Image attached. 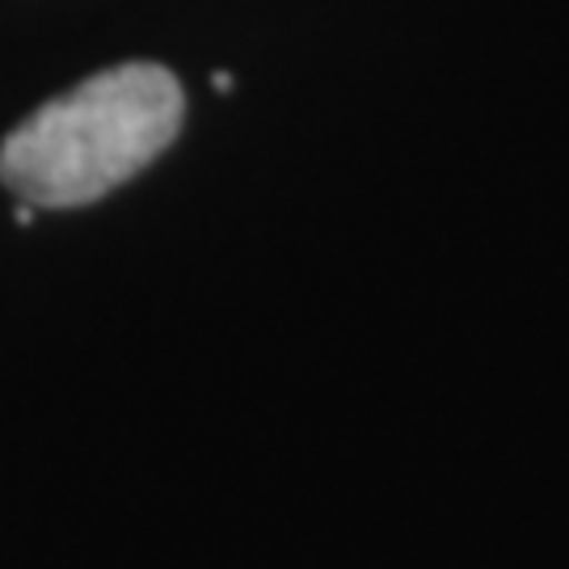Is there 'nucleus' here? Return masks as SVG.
Returning <instances> with one entry per match:
<instances>
[{
    "mask_svg": "<svg viewBox=\"0 0 569 569\" xmlns=\"http://www.w3.org/2000/svg\"><path fill=\"white\" fill-rule=\"evenodd\" d=\"M211 84H216L220 93H228V89H232V77H228V72H216V77H211Z\"/></svg>",
    "mask_w": 569,
    "mask_h": 569,
    "instance_id": "2",
    "label": "nucleus"
},
{
    "mask_svg": "<svg viewBox=\"0 0 569 569\" xmlns=\"http://www.w3.org/2000/svg\"><path fill=\"white\" fill-rule=\"evenodd\" d=\"M186 93L161 63H119L21 119L0 143V182L34 211L106 199L178 140Z\"/></svg>",
    "mask_w": 569,
    "mask_h": 569,
    "instance_id": "1",
    "label": "nucleus"
}]
</instances>
